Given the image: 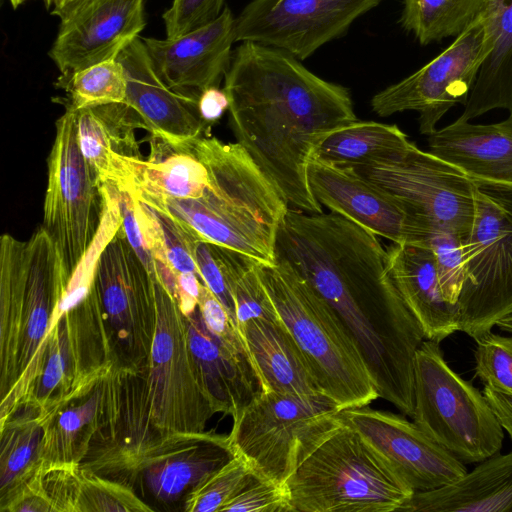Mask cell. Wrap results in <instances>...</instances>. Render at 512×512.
I'll list each match as a JSON object with an SVG mask.
<instances>
[{
    "mask_svg": "<svg viewBox=\"0 0 512 512\" xmlns=\"http://www.w3.org/2000/svg\"><path fill=\"white\" fill-rule=\"evenodd\" d=\"M275 259L332 309L379 397L412 417L415 356L425 336L391 278L378 236L336 213L289 208L277 232Z\"/></svg>",
    "mask_w": 512,
    "mask_h": 512,
    "instance_id": "6da1fadb",
    "label": "cell"
},
{
    "mask_svg": "<svg viewBox=\"0 0 512 512\" xmlns=\"http://www.w3.org/2000/svg\"><path fill=\"white\" fill-rule=\"evenodd\" d=\"M224 80L237 143L293 208L323 212L308 166L327 134L358 120L349 90L318 77L295 56L253 42L232 52Z\"/></svg>",
    "mask_w": 512,
    "mask_h": 512,
    "instance_id": "7a4b0ae2",
    "label": "cell"
},
{
    "mask_svg": "<svg viewBox=\"0 0 512 512\" xmlns=\"http://www.w3.org/2000/svg\"><path fill=\"white\" fill-rule=\"evenodd\" d=\"M191 145L208 171L202 196L132 194L170 216L197 241L228 248L262 265L276 264L277 232L288 201L239 143L204 134Z\"/></svg>",
    "mask_w": 512,
    "mask_h": 512,
    "instance_id": "3957f363",
    "label": "cell"
},
{
    "mask_svg": "<svg viewBox=\"0 0 512 512\" xmlns=\"http://www.w3.org/2000/svg\"><path fill=\"white\" fill-rule=\"evenodd\" d=\"M262 284L321 392L344 410L379 397L353 340L327 303L288 264L258 265Z\"/></svg>",
    "mask_w": 512,
    "mask_h": 512,
    "instance_id": "277c9868",
    "label": "cell"
},
{
    "mask_svg": "<svg viewBox=\"0 0 512 512\" xmlns=\"http://www.w3.org/2000/svg\"><path fill=\"white\" fill-rule=\"evenodd\" d=\"M291 511L393 512L414 493L353 428L332 432L285 482Z\"/></svg>",
    "mask_w": 512,
    "mask_h": 512,
    "instance_id": "5b68a950",
    "label": "cell"
},
{
    "mask_svg": "<svg viewBox=\"0 0 512 512\" xmlns=\"http://www.w3.org/2000/svg\"><path fill=\"white\" fill-rule=\"evenodd\" d=\"M339 406L323 394L262 391L233 420L236 456L258 477L284 485L300 464L343 424Z\"/></svg>",
    "mask_w": 512,
    "mask_h": 512,
    "instance_id": "8992f818",
    "label": "cell"
},
{
    "mask_svg": "<svg viewBox=\"0 0 512 512\" xmlns=\"http://www.w3.org/2000/svg\"><path fill=\"white\" fill-rule=\"evenodd\" d=\"M0 273L13 284L22 309L18 375L1 397L2 423L32 397L44 368L51 318L70 278L58 247L41 226L25 241L2 234Z\"/></svg>",
    "mask_w": 512,
    "mask_h": 512,
    "instance_id": "52a82bcc",
    "label": "cell"
},
{
    "mask_svg": "<svg viewBox=\"0 0 512 512\" xmlns=\"http://www.w3.org/2000/svg\"><path fill=\"white\" fill-rule=\"evenodd\" d=\"M414 423L463 463L500 452L504 429L485 396L447 364L438 342L425 339L414 365Z\"/></svg>",
    "mask_w": 512,
    "mask_h": 512,
    "instance_id": "ba28073f",
    "label": "cell"
},
{
    "mask_svg": "<svg viewBox=\"0 0 512 512\" xmlns=\"http://www.w3.org/2000/svg\"><path fill=\"white\" fill-rule=\"evenodd\" d=\"M475 214L464 242L459 331L473 339L512 313V185L474 181Z\"/></svg>",
    "mask_w": 512,
    "mask_h": 512,
    "instance_id": "9c48e42d",
    "label": "cell"
},
{
    "mask_svg": "<svg viewBox=\"0 0 512 512\" xmlns=\"http://www.w3.org/2000/svg\"><path fill=\"white\" fill-rule=\"evenodd\" d=\"M102 214L101 184L82 152L76 111L66 107L48 157L41 227L58 247L70 279L98 235Z\"/></svg>",
    "mask_w": 512,
    "mask_h": 512,
    "instance_id": "30bf717a",
    "label": "cell"
},
{
    "mask_svg": "<svg viewBox=\"0 0 512 512\" xmlns=\"http://www.w3.org/2000/svg\"><path fill=\"white\" fill-rule=\"evenodd\" d=\"M153 280L156 327L143 372L151 416L166 435L202 433L216 412L198 376L185 316L168 290Z\"/></svg>",
    "mask_w": 512,
    "mask_h": 512,
    "instance_id": "8fae6325",
    "label": "cell"
},
{
    "mask_svg": "<svg viewBox=\"0 0 512 512\" xmlns=\"http://www.w3.org/2000/svg\"><path fill=\"white\" fill-rule=\"evenodd\" d=\"M94 286L114 363L144 372L156 327L154 280L122 226L96 257Z\"/></svg>",
    "mask_w": 512,
    "mask_h": 512,
    "instance_id": "7c38bea8",
    "label": "cell"
},
{
    "mask_svg": "<svg viewBox=\"0 0 512 512\" xmlns=\"http://www.w3.org/2000/svg\"><path fill=\"white\" fill-rule=\"evenodd\" d=\"M174 435H166L153 421L143 372L114 363L105 377L99 427L80 467L135 489L148 459Z\"/></svg>",
    "mask_w": 512,
    "mask_h": 512,
    "instance_id": "4fadbf2b",
    "label": "cell"
},
{
    "mask_svg": "<svg viewBox=\"0 0 512 512\" xmlns=\"http://www.w3.org/2000/svg\"><path fill=\"white\" fill-rule=\"evenodd\" d=\"M404 201L433 229L469 237L475 214L474 181L461 170L409 142L401 150L355 168Z\"/></svg>",
    "mask_w": 512,
    "mask_h": 512,
    "instance_id": "5bb4252c",
    "label": "cell"
},
{
    "mask_svg": "<svg viewBox=\"0 0 512 512\" xmlns=\"http://www.w3.org/2000/svg\"><path fill=\"white\" fill-rule=\"evenodd\" d=\"M492 43L480 15L440 54L419 70L375 94L373 112L381 117L419 113V131L430 135L455 105H465Z\"/></svg>",
    "mask_w": 512,
    "mask_h": 512,
    "instance_id": "9a60e30c",
    "label": "cell"
},
{
    "mask_svg": "<svg viewBox=\"0 0 512 512\" xmlns=\"http://www.w3.org/2000/svg\"><path fill=\"white\" fill-rule=\"evenodd\" d=\"M381 1L252 0L235 18V42L258 43L304 60Z\"/></svg>",
    "mask_w": 512,
    "mask_h": 512,
    "instance_id": "2e32d148",
    "label": "cell"
},
{
    "mask_svg": "<svg viewBox=\"0 0 512 512\" xmlns=\"http://www.w3.org/2000/svg\"><path fill=\"white\" fill-rule=\"evenodd\" d=\"M308 180L322 206L392 243H426L434 230L404 201L354 168L311 159Z\"/></svg>",
    "mask_w": 512,
    "mask_h": 512,
    "instance_id": "e0dca14e",
    "label": "cell"
},
{
    "mask_svg": "<svg viewBox=\"0 0 512 512\" xmlns=\"http://www.w3.org/2000/svg\"><path fill=\"white\" fill-rule=\"evenodd\" d=\"M340 415L413 492L439 488L467 472L462 461L403 416L367 406L347 408Z\"/></svg>",
    "mask_w": 512,
    "mask_h": 512,
    "instance_id": "ac0fdd59",
    "label": "cell"
},
{
    "mask_svg": "<svg viewBox=\"0 0 512 512\" xmlns=\"http://www.w3.org/2000/svg\"><path fill=\"white\" fill-rule=\"evenodd\" d=\"M145 0H76L61 16L49 57L59 79L116 59L145 28Z\"/></svg>",
    "mask_w": 512,
    "mask_h": 512,
    "instance_id": "d6986e66",
    "label": "cell"
},
{
    "mask_svg": "<svg viewBox=\"0 0 512 512\" xmlns=\"http://www.w3.org/2000/svg\"><path fill=\"white\" fill-rule=\"evenodd\" d=\"M114 362L94 286L50 331L44 368L28 403L41 410Z\"/></svg>",
    "mask_w": 512,
    "mask_h": 512,
    "instance_id": "ffe728a7",
    "label": "cell"
},
{
    "mask_svg": "<svg viewBox=\"0 0 512 512\" xmlns=\"http://www.w3.org/2000/svg\"><path fill=\"white\" fill-rule=\"evenodd\" d=\"M163 81L173 89L200 94L219 86L235 42V17L228 7L211 22L177 37L142 38Z\"/></svg>",
    "mask_w": 512,
    "mask_h": 512,
    "instance_id": "44dd1931",
    "label": "cell"
},
{
    "mask_svg": "<svg viewBox=\"0 0 512 512\" xmlns=\"http://www.w3.org/2000/svg\"><path fill=\"white\" fill-rule=\"evenodd\" d=\"M127 79L126 103L141 117L145 129L175 144H185L207 132L198 111L200 94L168 86L157 73L141 37L118 55Z\"/></svg>",
    "mask_w": 512,
    "mask_h": 512,
    "instance_id": "7402d4cb",
    "label": "cell"
},
{
    "mask_svg": "<svg viewBox=\"0 0 512 512\" xmlns=\"http://www.w3.org/2000/svg\"><path fill=\"white\" fill-rule=\"evenodd\" d=\"M75 111L82 152L101 186L132 193L145 161L134 132L145 129L141 117L126 102Z\"/></svg>",
    "mask_w": 512,
    "mask_h": 512,
    "instance_id": "603a6c76",
    "label": "cell"
},
{
    "mask_svg": "<svg viewBox=\"0 0 512 512\" xmlns=\"http://www.w3.org/2000/svg\"><path fill=\"white\" fill-rule=\"evenodd\" d=\"M236 455L229 435L211 432L176 434L141 470L137 484L159 503H173Z\"/></svg>",
    "mask_w": 512,
    "mask_h": 512,
    "instance_id": "cb8c5ba5",
    "label": "cell"
},
{
    "mask_svg": "<svg viewBox=\"0 0 512 512\" xmlns=\"http://www.w3.org/2000/svg\"><path fill=\"white\" fill-rule=\"evenodd\" d=\"M185 323L198 376L214 411L234 420L262 392L248 352L214 336L199 308L185 316Z\"/></svg>",
    "mask_w": 512,
    "mask_h": 512,
    "instance_id": "d4e9b609",
    "label": "cell"
},
{
    "mask_svg": "<svg viewBox=\"0 0 512 512\" xmlns=\"http://www.w3.org/2000/svg\"><path fill=\"white\" fill-rule=\"evenodd\" d=\"M114 362L87 376L69 393L41 410V463L78 464L87 455L105 401V377Z\"/></svg>",
    "mask_w": 512,
    "mask_h": 512,
    "instance_id": "484cf974",
    "label": "cell"
},
{
    "mask_svg": "<svg viewBox=\"0 0 512 512\" xmlns=\"http://www.w3.org/2000/svg\"><path fill=\"white\" fill-rule=\"evenodd\" d=\"M387 252L391 278L425 339L440 343L459 331L458 303H450L442 294L429 242L393 243Z\"/></svg>",
    "mask_w": 512,
    "mask_h": 512,
    "instance_id": "4316f807",
    "label": "cell"
},
{
    "mask_svg": "<svg viewBox=\"0 0 512 512\" xmlns=\"http://www.w3.org/2000/svg\"><path fill=\"white\" fill-rule=\"evenodd\" d=\"M428 152L473 181L512 185V115L491 124L457 119L428 136Z\"/></svg>",
    "mask_w": 512,
    "mask_h": 512,
    "instance_id": "83f0119b",
    "label": "cell"
},
{
    "mask_svg": "<svg viewBox=\"0 0 512 512\" xmlns=\"http://www.w3.org/2000/svg\"><path fill=\"white\" fill-rule=\"evenodd\" d=\"M238 331L262 391L294 395L323 394L278 314L253 318L241 325Z\"/></svg>",
    "mask_w": 512,
    "mask_h": 512,
    "instance_id": "f1b7e54d",
    "label": "cell"
},
{
    "mask_svg": "<svg viewBox=\"0 0 512 512\" xmlns=\"http://www.w3.org/2000/svg\"><path fill=\"white\" fill-rule=\"evenodd\" d=\"M400 512H512V451L494 454L457 480L414 492Z\"/></svg>",
    "mask_w": 512,
    "mask_h": 512,
    "instance_id": "f546056e",
    "label": "cell"
},
{
    "mask_svg": "<svg viewBox=\"0 0 512 512\" xmlns=\"http://www.w3.org/2000/svg\"><path fill=\"white\" fill-rule=\"evenodd\" d=\"M480 17L492 48L458 118L464 121L494 109L512 115V0H484Z\"/></svg>",
    "mask_w": 512,
    "mask_h": 512,
    "instance_id": "4dcf8cb0",
    "label": "cell"
},
{
    "mask_svg": "<svg viewBox=\"0 0 512 512\" xmlns=\"http://www.w3.org/2000/svg\"><path fill=\"white\" fill-rule=\"evenodd\" d=\"M192 141L175 144L160 135L150 134V153L134 191L174 199L202 196L208 171L194 152Z\"/></svg>",
    "mask_w": 512,
    "mask_h": 512,
    "instance_id": "1f68e13d",
    "label": "cell"
},
{
    "mask_svg": "<svg viewBox=\"0 0 512 512\" xmlns=\"http://www.w3.org/2000/svg\"><path fill=\"white\" fill-rule=\"evenodd\" d=\"M409 142L397 125L356 120L327 134L311 159L355 169L390 156Z\"/></svg>",
    "mask_w": 512,
    "mask_h": 512,
    "instance_id": "d6a6232c",
    "label": "cell"
},
{
    "mask_svg": "<svg viewBox=\"0 0 512 512\" xmlns=\"http://www.w3.org/2000/svg\"><path fill=\"white\" fill-rule=\"evenodd\" d=\"M43 420L32 403L19 407L0 423V502L6 500L41 464Z\"/></svg>",
    "mask_w": 512,
    "mask_h": 512,
    "instance_id": "836d02e7",
    "label": "cell"
},
{
    "mask_svg": "<svg viewBox=\"0 0 512 512\" xmlns=\"http://www.w3.org/2000/svg\"><path fill=\"white\" fill-rule=\"evenodd\" d=\"M135 202L141 230L155 261L156 272L152 278L168 290H173L178 274L199 275L195 262V248L199 241L185 232L170 216L144 204L136 197Z\"/></svg>",
    "mask_w": 512,
    "mask_h": 512,
    "instance_id": "e575fe53",
    "label": "cell"
},
{
    "mask_svg": "<svg viewBox=\"0 0 512 512\" xmlns=\"http://www.w3.org/2000/svg\"><path fill=\"white\" fill-rule=\"evenodd\" d=\"M484 0H404L403 29L427 45L457 37L480 15Z\"/></svg>",
    "mask_w": 512,
    "mask_h": 512,
    "instance_id": "d590c367",
    "label": "cell"
},
{
    "mask_svg": "<svg viewBox=\"0 0 512 512\" xmlns=\"http://www.w3.org/2000/svg\"><path fill=\"white\" fill-rule=\"evenodd\" d=\"M56 86L67 93L66 107L74 110L125 103L127 79L122 63L116 58L80 69Z\"/></svg>",
    "mask_w": 512,
    "mask_h": 512,
    "instance_id": "8d00e7d4",
    "label": "cell"
},
{
    "mask_svg": "<svg viewBox=\"0 0 512 512\" xmlns=\"http://www.w3.org/2000/svg\"><path fill=\"white\" fill-rule=\"evenodd\" d=\"M254 475L248 463L235 456L220 467L184 499L186 512H221Z\"/></svg>",
    "mask_w": 512,
    "mask_h": 512,
    "instance_id": "74e56055",
    "label": "cell"
},
{
    "mask_svg": "<svg viewBox=\"0 0 512 512\" xmlns=\"http://www.w3.org/2000/svg\"><path fill=\"white\" fill-rule=\"evenodd\" d=\"M153 510L138 497L133 487L81 468L78 512H146Z\"/></svg>",
    "mask_w": 512,
    "mask_h": 512,
    "instance_id": "f35d334b",
    "label": "cell"
},
{
    "mask_svg": "<svg viewBox=\"0 0 512 512\" xmlns=\"http://www.w3.org/2000/svg\"><path fill=\"white\" fill-rule=\"evenodd\" d=\"M474 340L477 377L484 385L512 394V336L490 330Z\"/></svg>",
    "mask_w": 512,
    "mask_h": 512,
    "instance_id": "ab89813d",
    "label": "cell"
},
{
    "mask_svg": "<svg viewBox=\"0 0 512 512\" xmlns=\"http://www.w3.org/2000/svg\"><path fill=\"white\" fill-rule=\"evenodd\" d=\"M428 242L435 255L442 294L450 303H457L466 277L464 241L452 231L434 229Z\"/></svg>",
    "mask_w": 512,
    "mask_h": 512,
    "instance_id": "60d3db41",
    "label": "cell"
},
{
    "mask_svg": "<svg viewBox=\"0 0 512 512\" xmlns=\"http://www.w3.org/2000/svg\"><path fill=\"white\" fill-rule=\"evenodd\" d=\"M291 507L285 484L253 475L221 512H289Z\"/></svg>",
    "mask_w": 512,
    "mask_h": 512,
    "instance_id": "b9f144b4",
    "label": "cell"
},
{
    "mask_svg": "<svg viewBox=\"0 0 512 512\" xmlns=\"http://www.w3.org/2000/svg\"><path fill=\"white\" fill-rule=\"evenodd\" d=\"M224 0H172L163 13L166 37H177L216 19Z\"/></svg>",
    "mask_w": 512,
    "mask_h": 512,
    "instance_id": "7bdbcfd3",
    "label": "cell"
},
{
    "mask_svg": "<svg viewBox=\"0 0 512 512\" xmlns=\"http://www.w3.org/2000/svg\"><path fill=\"white\" fill-rule=\"evenodd\" d=\"M195 262L201 281L227 310L237 328L234 299L213 244L199 241L195 248Z\"/></svg>",
    "mask_w": 512,
    "mask_h": 512,
    "instance_id": "ee69618b",
    "label": "cell"
},
{
    "mask_svg": "<svg viewBox=\"0 0 512 512\" xmlns=\"http://www.w3.org/2000/svg\"><path fill=\"white\" fill-rule=\"evenodd\" d=\"M198 308L205 326L214 336L235 349L247 351L227 310L204 283L201 285Z\"/></svg>",
    "mask_w": 512,
    "mask_h": 512,
    "instance_id": "f6af8a7d",
    "label": "cell"
},
{
    "mask_svg": "<svg viewBox=\"0 0 512 512\" xmlns=\"http://www.w3.org/2000/svg\"><path fill=\"white\" fill-rule=\"evenodd\" d=\"M122 228L130 245L140 257L152 277L155 276L154 258L148 248L136 213L134 195L128 190L118 189Z\"/></svg>",
    "mask_w": 512,
    "mask_h": 512,
    "instance_id": "bcb514c9",
    "label": "cell"
},
{
    "mask_svg": "<svg viewBox=\"0 0 512 512\" xmlns=\"http://www.w3.org/2000/svg\"><path fill=\"white\" fill-rule=\"evenodd\" d=\"M229 106V97L224 88L220 89L219 86L208 87L199 95L198 111L209 126L219 120Z\"/></svg>",
    "mask_w": 512,
    "mask_h": 512,
    "instance_id": "7dc6e473",
    "label": "cell"
},
{
    "mask_svg": "<svg viewBox=\"0 0 512 512\" xmlns=\"http://www.w3.org/2000/svg\"><path fill=\"white\" fill-rule=\"evenodd\" d=\"M202 281L195 273L177 275V293L175 300L184 316H189L198 308Z\"/></svg>",
    "mask_w": 512,
    "mask_h": 512,
    "instance_id": "c3c4849f",
    "label": "cell"
},
{
    "mask_svg": "<svg viewBox=\"0 0 512 512\" xmlns=\"http://www.w3.org/2000/svg\"><path fill=\"white\" fill-rule=\"evenodd\" d=\"M502 428L512 440V394L484 385L482 391Z\"/></svg>",
    "mask_w": 512,
    "mask_h": 512,
    "instance_id": "681fc988",
    "label": "cell"
},
{
    "mask_svg": "<svg viewBox=\"0 0 512 512\" xmlns=\"http://www.w3.org/2000/svg\"><path fill=\"white\" fill-rule=\"evenodd\" d=\"M76 0H54L52 6V15L60 16L75 2Z\"/></svg>",
    "mask_w": 512,
    "mask_h": 512,
    "instance_id": "f907efd6",
    "label": "cell"
},
{
    "mask_svg": "<svg viewBox=\"0 0 512 512\" xmlns=\"http://www.w3.org/2000/svg\"><path fill=\"white\" fill-rule=\"evenodd\" d=\"M496 326L504 332L511 333L512 334V313L507 315L506 317L502 318Z\"/></svg>",
    "mask_w": 512,
    "mask_h": 512,
    "instance_id": "816d5d0a",
    "label": "cell"
},
{
    "mask_svg": "<svg viewBox=\"0 0 512 512\" xmlns=\"http://www.w3.org/2000/svg\"><path fill=\"white\" fill-rule=\"evenodd\" d=\"M27 1L28 0H9L11 6L14 9H17L19 6H21L22 4H24ZM43 2L45 3L47 8H50L51 6H53L54 0H43Z\"/></svg>",
    "mask_w": 512,
    "mask_h": 512,
    "instance_id": "f5cc1de1",
    "label": "cell"
},
{
    "mask_svg": "<svg viewBox=\"0 0 512 512\" xmlns=\"http://www.w3.org/2000/svg\"><path fill=\"white\" fill-rule=\"evenodd\" d=\"M54 3V2H53Z\"/></svg>",
    "mask_w": 512,
    "mask_h": 512,
    "instance_id": "db71d44e",
    "label": "cell"
}]
</instances>
